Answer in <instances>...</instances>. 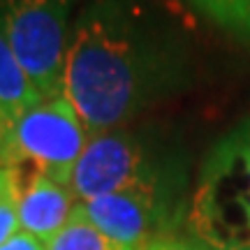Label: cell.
<instances>
[{"label": "cell", "instance_id": "12", "mask_svg": "<svg viewBox=\"0 0 250 250\" xmlns=\"http://www.w3.org/2000/svg\"><path fill=\"white\" fill-rule=\"evenodd\" d=\"M144 250H211V248L204 246L202 241H197L195 236H176V234H169V236L151 243L148 248H144Z\"/></svg>", "mask_w": 250, "mask_h": 250}, {"label": "cell", "instance_id": "14", "mask_svg": "<svg viewBox=\"0 0 250 250\" xmlns=\"http://www.w3.org/2000/svg\"><path fill=\"white\" fill-rule=\"evenodd\" d=\"M12 125H14V121L7 116V111H5V109L0 107V148H2V144H5V139H7Z\"/></svg>", "mask_w": 250, "mask_h": 250}, {"label": "cell", "instance_id": "13", "mask_svg": "<svg viewBox=\"0 0 250 250\" xmlns=\"http://www.w3.org/2000/svg\"><path fill=\"white\" fill-rule=\"evenodd\" d=\"M0 250H46V243L40 241V239L33 236V234L21 232V229H19L9 241H5L2 246H0Z\"/></svg>", "mask_w": 250, "mask_h": 250}, {"label": "cell", "instance_id": "5", "mask_svg": "<svg viewBox=\"0 0 250 250\" xmlns=\"http://www.w3.org/2000/svg\"><path fill=\"white\" fill-rule=\"evenodd\" d=\"M162 186H167V179L155 151L139 134L123 127L93 134L70 179L77 202H90L134 188Z\"/></svg>", "mask_w": 250, "mask_h": 250}, {"label": "cell", "instance_id": "11", "mask_svg": "<svg viewBox=\"0 0 250 250\" xmlns=\"http://www.w3.org/2000/svg\"><path fill=\"white\" fill-rule=\"evenodd\" d=\"M19 213H17V190L14 179L7 167L0 165V246L9 241L19 232Z\"/></svg>", "mask_w": 250, "mask_h": 250}, {"label": "cell", "instance_id": "10", "mask_svg": "<svg viewBox=\"0 0 250 250\" xmlns=\"http://www.w3.org/2000/svg\"><path fill=\"white\" fill-rule=\"evenodd\" d=\"M46 250H127L114 243L109 236L100 232L95 225L83 215L79 206H74L70 220L61 232L46 243Z\"/></svg>", "mask_w": 250, "mask_h": 250}, {"label": "cell", "instance_id": "4", "mask_svg": "<svg viewBox=\"0 0 250 250\" xmlns=\"http://www.w3.org/2000/svg\"><path fill=\"white\" fill-rule=\"evenodd\" d=\"M88 139V130L65 95L42 100L14 121L0 148V165H26L70 188L72 171Z\"/></svg>", "mask_w": 250, "mask_h": 250}, {"label": "cell", "instance_id": "2", "mask_svg": "<svg viewBox=\"0 0 250 250\" xmlns=\"http://www.w3.org/2000/svg\"><path fill=\"white\" fill-rule=\"evenodd\" d=\"M186 223L211 250H250V116L211 146Z\"/></svg>", "mask_w": 250, "mask_h": 250}, {"label": "cell", "instance_id": "7", "mask_svg": "<svg viewBox=\"0 0 250 250\" xmlns=\"http://www.w3.org/2000/svg\"><path fill=\"white\" fill-rule=\"evenodd\" d=\"M17 190V213L21 232L49 243L70 220L74 206L79 204L67 186L49 179L26 165L7 167Z\"/></svg>", "mask_w": 250, "mask_h": 250}, {"label": "cell", "instance_id": "9", "mask_svg": "<svg viewBox=\"0 0 250 250\" xmlns=\"http://www.w3.org/2000/svg\"><path fill=\"white\" fill-rule=\"evenodd\" d=\"M223 33L250 49V0H188Z\"/></svg>", "mask_w": 250, "mask_h": 250}, {"label": "cell", "instance_id": "1", "mask_svg": "<svg viewBox=\"0 0 250 250\" xmlns=\"http://www.w3.org/2000/svg\"><path fill=\"white\" fill-rule=\"evenodd\" d=\"M186 56L137 0H90L74 19L62 95L88 134L118 130L146 107L176 93Z\"/></svg>", "mask_w": 250, "mask_h": 250}, {"label": "cell", "instance_id": "3", "mask_svg": "<svg viewBox=\"0 0 250 250\" xmlns=\"http://www.w3.org/2000/svg\"><path fill=\"white\" fill-rule=\"evenodd\" d=\"M74 0H0V30L44 100L62 95Z\"/></svg>", "mask_w": 250, "mask_h": 250}, {"label": "cell", "instance_id": "8", "mask_svg": "<svg viewBox=\"0 0 250 250\" xmlns=\"http://www.w3.org/2000/svg\"><path fill=\"white\" fill-rule=\"evenodd\" d=\"M42 100L44 98L21 67L14 49L0 30V107L7 111L12 121H17L28 109L37 107Z\"/></svg>", "mask_w": 250, "mask_h": 250}, {"label": "cell", "instance_id": "6", "mask_svg": "<svg viewBox=\"0 0 250 250\" xmlns=\"http://www.w3.org/2000/svg\"><path fill=\"white\" fill-rule=\"evenodd\" d=\"M171 188H134L79 202V208L100 232L127 250H144L174 234L176 204Z\"/></svg>", "mask_w": 250, "mask_h": 250}, {"label": "cell", "instance_id": "15", "mask_svg": "<svg viewBox=\"0 0 250 250\" xmlns=\"http://www.w3.org/2000/svg\"><path fill=\"white\" fill-rule=\"evenodd\" d=\"M243 250H246V248H243Z\"/></svg>", "mask_w": 250, "mask_h": 250}]
</instances>
